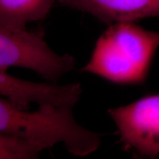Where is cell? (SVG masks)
Returning <instances> with one entry per match:
<instances>
[{"label":"cell","mask_w":159,"mask_h":159,"mask_svg":"<svg viewBox=\"0 0 159 159\" xmlns=\"http://www.w3.org/2000/svg\"><path fill=\"white\" fill-rule=\"evenodd\" d=\"M82 93L80 83L60 85L33 82L13 76L0 68V96L21 108L29 109L32 105L75 107Z\"/></svg>","instance_id":"obj_5"},{"label":"cell","mask_w":159,"mask_h":159,"mask_svg":"<svg viewBox=\"0 0 159 159\" xmlns=\"http://www.w3.org/2000/svg\"><path fill=\"white\" fill-rule=\"evenodd\" d=\"M75 66L73 55L56 52L39 33L0 24V68L29 69L57 83Z\"/></svg>","instance_id":"obj_3"},{"label":"cell","mask_w":159,"mask_h":159,"mask_svg":"<svg viewBox=\"0 0 159 159\" xmlns=\"http://www.w3.org/2000/svg\"><path fill=\"white\" fill-rule=\"evenodd\" d=\"M55 0H0V24L27 28L49 14ZM57 1V0H56Z\"/></svg>","instance_id":"obj_7"},{"label":"cell","mask_w":159,"mask_h":159,"mask_svg":"<svg viewBox=\"0 0 159 159\" xmlns=\"http://www.w3.org/2000/svg\"><path fill=\"white\" fill-rule=\"evenodd\" d=\"M125 150L154 158L159 154V94L110 108Z\"/></svg>","instance_id":"obj_4"},{"label":"cell","mask_w":159,"mask_h":159,"mask_svg":"<svg viewBox=\"0 0 159 159\" xmlns=\"http://www.w3.org/2000/svg\"><path fill=\"white\" fill-rule=\"evenodd\" d=\"M61 5L89 13L111 25L159 17V0H57Z\"/></svg>","instance_id":"obj_6"},{"label":"cell","mask_w":159,"mask_h":159,"mask_svg":"<svg viewBox=\"0 0 159 159\" xmlns=\"http://www.w3.org/2000/svg\"><path fill=\"white\" fill-rule=\"evenodd\" d=\"M42 152L36 145L0 133V159H35Z\"/></svg>","instance_id":"obj_8"},{"label":"cell","mask_w":159,"mask_h":159,"mask_svg":"<svg viewBox=\"0 0 159 159\" xmlns=\"http://www.w3.org/2000/svg\"><path fill=\"white\" fill-rule=\"evenodd\" d=\"M73 108L44 105L30 111L0 96V133L36 145L43 151L62 145L72 156H88L98 150L101 135L80 124Z\"/></svg>","instance_id":"obj_1"},{"label":"cell","mask_w":159,"mask_h":159,"mask_svg":"<svg viewBox=\"0 0 159 159\" xmlns=\"http://www.w3.org/2000/svg\"><path fill=\"white\" fill-rule=\"evenodd\" d=\"M158 47V32L133 21L111 24L98 38L81 71L117 84H140L146 80Z\"/></svg>","instance_id":"obj_2"}]
</instances>
